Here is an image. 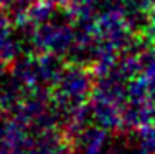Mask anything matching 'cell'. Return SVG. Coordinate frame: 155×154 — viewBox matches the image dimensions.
Segmentation results:
<instances>
[{"instance_id": "9", "label": "cell", "mask_w": 155, "mask_h": 154, "mask_svg": "<svg viewBox=\"0 0 155 154\" xmlns=\"http://www.w3.org/2000/svg\"><path fill=\"white\" fill-rule=\"evenodd\" d=\"M48 2H51V3H56V5H64L68 0H48Z\"/></svg>"}, {"instance_id": "4", "label": "cell", "mask_w": 155, "mask_h": 154, "mask_svg": "<svg viewBox=\"0 0 155 154\" xmlns=\"http://www.w3.org/2000/svg\"><path fill=\"white\" fill-rule=\"evenodd\" d=\"M120 118L124 129H140L155 123V106L149 98H130L120 108Z\"/></svg>"}, {"instance_id": "1", "label": "cell", "mask_w": 155, "mask_h": 154, "mask_svg": "<svg viewBox=\"0 0 155 154\" xmlns=\"http://www.w3.org/2000/svg\"><path fill=\"white\" fill-rule=\"evenodd\" d=\"M96 76L89 67L69 63L63 68L56 83L51 88L53 106L60 115L64 128L79 115V111L89 103L94 91Z\"/></svg>"}, {"instance_id": "5", "label": "cell", "mask_w": 155, "mask_h": 154, "mask_svg": "<svg viewBox=\"0 0 155 154\" xmlns=\"http://www.w3.org/2000/svg\"><path fill=\"white\" fill-rule=\"evenodd\" d=\"M87 115L91 123L104 128L107 131L122 128V118H120V108L107 100L97 96H91L87 103Z\"/></svg>"}, {"instance_id": "8", "label": "cell", "mask_w": 155, "mask_h": 154, "mask_svg": "<svg viewBox=\"0 0 155 154\" xmlns=\"http://www.w3.org/2000/svg\"><path fill=\"white\" fill-rule=\"evenodd\" d=\"M143 38L155 46V7L150 9V15H149V22H147L145 28H143Z\"/></svg>"}, {"instance_id": "11", "label": "cell", "mask_w": 155, "mask_h": 154, "mask_svg": "<svg viewBox=\"0 0 155 154\" xmlns=\"http://www.w3.org/2000/svg\"><path fill=\"white\" fill-rule=\"evenodd\" d=\"M147 2H149L150 9H152V7H155V0H147Z\"/></svg>"}, {"instance_id": "13", "label": "cell", "mask_w": 155, "mask_h": 154, "mask_svg": "<svg viewBox=\"0 0 155 154\" xmlns=\"http://www.w3.org/2000/svg\"><path fill=\"white\" fill-rule=\"evenodd\" d=\"M69 154H71V152H69Z\"/></svg>"}, {"instance_id": "10", "label": "cell", "mask_w": 155, "mask_h": 154, "mask_svg": "<svg viewBox=\"0 0 155 154\" xmlns=\"http://www.w3.org/2000/svg\"><path fill=\"white\" fill-rule=\"evenodd\" d=\"M10 2H12V0H0V7H2V9H5Z\"/></svg>"}, {"instance_id": "3", "label": "cell", "mask_w": 155, "mask_h": 154, "mask_svg": "<svg viewBox=\"0 0 155 154\" xmlns=\"http://www.w3.org/2000/svg\"><path fill=\"white\" fill-rule=\"evenodd\" d=\"M71 154H104L110 136L107 129L94 123H84L64 131Z\"/></svg>"}, {"instance_id": "6", "label": "cell", "mask_w": 155, "mask_h": 154, "mask_svg": "<svg viewBox=\"0 0 155 154\" xmlns=\"http://www.w3.org/2000/svg\"><path fill=\"white\" fill-rule=\"evenodd\" d=\"M13 22L5 10L0 12V61L13 63L23 50V40L13 35Z\"/></svg>"}, {"instance_id": "2", "label": "cell", "mask_w": 155, "mask_h": 154, "mask_svg": "<svg viewBox=\"0 0 155 154\" xmlns=\"http://www.w3.org/2000/svg\"><path fill=\"white\" fill-rule=\"evenodd\" d=\"M28 43L35 53H50L64 56L74 42V17L58 7L56 13L46 22L28 27Z\"/></svg>"}, {"instance_id": "12", "label": "cell", "mask_w": 155, "mask_h": 154, "mask_svg": "<svg viewBox=\"0 0 155 154\" xmlns=\"http://www.w3.org/2000/svg\"><path fill=\"white\" fill-rule=\"evenodd\" d=\"M0 154H7V151H5V149H3V148H2V146H0Z\"/></svg>"}, {"instance_id": "7", "label": "cell", "mask_w": 155, "mask_h": 154, "mask_svg": "<svg viewBox=\"0 0 155 154\" xmlns=\"http://www.w3.org/2000/svg\"><path fill=\"white\" fill-rule=\"evenodd\" d=\"M137 136L142 142V146L150 154H155V124H147V126L137 129Z\"/></svg>"}]
</instances>
